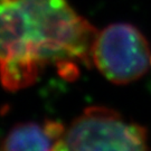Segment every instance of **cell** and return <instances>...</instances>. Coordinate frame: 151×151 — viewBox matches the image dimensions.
Masks as SVG:
<instances>
[{
    "mask_svg": "<svg viewBox=\"0 0 151 151\" xmlns=\"http://www.w3.org/2000/svg\"><path fill=\"white\" fill-rule=\"evenodd\" d=\"M96 28L70 0H0V82L16 92L48 66L65 78L92 64Z\"/></svg>",
    "mask_w": 151,
    "mask_h": 151,
    "instance_id": "obj_1",
    "label": "cell"
},
{
    "mask_svg": "<svg viewBox=\"0 0 151 151\" xmlns=\"http://www.w3.org/2000/svg\"><path fill=\"white\" fill-rule=\"evenodd\" d=\"M52 151H149L145 127L106 106H88L65 128Z\"/></svg>",
    "mask_w": 151,
    "mask_h": 151,
    "instance_id": "obj_2",
    "label": "cell"
},
{
    "mask_svg": "<svg viewBox=\"0 0 151 151\" xmlns=\"http://www.w3.org/2000/svg\"><path fill=\"white\" fill-rule=\"evenodd\" d=\"M92 64L108 81L124 85L140 80L151 67L149 42L139 28L125 22L109 25L97 32Z\"/></svg>",
    "mask_w": 151,
    "mask_h": 151,
    "instance_id": "obj_3",
    "label": "cell"
},
{
    "mask_svg": "<svg viewBox=\"0 0 151 151\" xmlns=\"http://www.w3.org/2000/svg\"><path fill=\"white\" fill-rule=\"evenodd\" d=\"M65 128L55 120L18 123L4 137L0 151H52Z\"/></svg>",
    "mask_w": 151,
    "mask_h": 151,
    "instance_id": "obj_4",
    "label": "cell"
}]
</instances>
